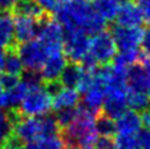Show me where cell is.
<instances>
[{
  "label": "cell",
  "instance_id": "6da1fadb",
  "mask_svg": "<svg viewBox=\"0 0 150 149\" xmlns=\"http://www.w3.org/2000/svg\"><path fill=\"white\" fill-rule=\"evenodd\" d=\"M56 20L63 30H79L87 35H94L105 30L107 21L99 16L88 0H72L60 5L55 13Z\"/></svg>",
  "mask_w": 150,
  "mask_h": 149
},
{
  "label": "cell",
  "instance_id": "7a4b0ae2",
  "mask_svg": "<svg viewBox=\"0 0 150 149\" xmlns=\"http://www.w3.org/2000/svg\"><path fill=\"white\" fill-rule=\"evenodd\" d=\"M96 117L87 108H76V116L67 127L62 128V139L67 145H76L83 149H93L94 143L98 138L96 129Z\"/></svg>",
  "mask_w": 150,
  "mask_h": 149
},
{
  "label": "cell",
  "instance_id": "3957f363",
  "mask_svg": "<svg viewBox=\"0 0 150 149\" xmlns=\"http://www.w3.org/2000/svg\"><path fill=\"white\" fill-rule=\"evenodd\" d=\"M13 133L21 142L30 143L41 138L51 137L58 133V124L56 118L50 114L40 117L23 116L14 124Z\"/></svg>",
  "mask_w": 150,
  "mask_h": 149
},
{
  "label": "cell",
  "instance_id": "277c9868",
  "mask_svg": "<svg viewBox=\"0 0 150 149\" xmlns=\"http://www.w3.org/2000/svg\"><path fill=\"white\" fill-rule=\"evenodd\" d=\"M18 108L21 114L28 117L49 114L52 109V94L47 91L45 84H42L40 87L30 89Z\"/></svg>",
  "mask_w": 150,
  "mask_h": 149
},
{
  "label": "cell",
  "instance_id": "5b68a950",
  "mask_svg": "<svg viewBox=\"0 0 150 149\" xmlns=\"http://www.w3.org/2000/svg\"><path fill=\"white\" fill-rule=\"evenodd\" d=\"M117 45L114 39L109 31L102 30L99 33L92 35L89 39V56L93 58L94 62L100 65H108L113 61L117 55Z\"/></svg>",
  "mask_w": 150,
  "mask_h": 149
},
{
  "label": "cell",
  "instance_id": "8992f818",
  "mask_svg": "<svg viewBox=\"0 0 150 149\" xmlns=\"http://www.w3.org/2000/svg\"><path fill=\"white\" fill-rule=\"evenodd\" d=\"M16 51L23 62L24 68L29 71H40L42 63L47 57V49L39 39H31L29 41L16 45Z\"/></svg>",
  "mask_w": 150,
  "mask_h": 149
},
{
  "label": "cell",
  "instance_id": "52a82bcc",
  "mask_svg": "<svg viewBox=\"0 0 150 149\" xmlns=\"http://www.w3.org/2000/svg\"><path fill=\"white\" fill-rule=\"evenodd\" d=\"M63 51L71 62L81 63L89 51V35L79 30H63Z\"/></svg>",
  "mask_w": 150,
  "mask_h": 149
},
{
  "label": "cell",
  "instance_id": "ba28073f",
  "mask_svg": "<svg viewBox=\"0 0 150 149\" xmlns=\"http://www.w3.org/2000/svg\"><path fill=\"white\" fill-rule=\"evenodd\" d=\"M36 36L46 46L47 51L63 49V28L55 19L46 15L39 19Z\"/></svg>",
  "mask_w": 150,
  "mask_h": 149
},
{
  "label": "cell",
  "instance_id": "9c48e42d",
  "mask_svg": "<svg viewBox=\"0 0 150 149\" xmlns=\"http://www.w3.org/2000/svg\"><path fill=\"white\" fill-rule=\"evenodd\" d=\"M144 33L145 31H144L142 26L125 28V26H120V25H115L110 31L118 51L139 50V47L142 46Z\"/></svg>",
  "mask_w": 150,
  "mask_h": 149
},
{
  "label": "cell",
  "instance_id": "30bf717a",
  "mask_svg": "<svg viewBox=\"0 0 150 149\" xmlns=\"http://www.w3.org/2000/svg\"><path fill=\"white\" fill-rule=\"evenodd\" d=\"M66 65H67V57L65 55L63 49L47 51V57L39 71L42 81L45 82L58 81L60 74Z\"/></svg>",
  "mask_w": 150,
  "mask_h": 149
},
{
  "label": "cell",
  "instance_id": "8fae6325",
  "mask_svg": "<svg viewBox=\"0 0 150 149\" xmlns=\"http://www.w3.org/2000/svg\"><path fill=\"white\" fill-rule=\"evenodd\" d=\"M117 21V25L125 26V28H134V26H142L144 20L143 15L139 10L138 5L133 3V0L124 1L119 4L117 16L114 19Z\"/></svg>",
  "mask_w": 150,
  "mask_h": 149
},
{
  "label": "cell",
  "instance_id": "7c38bea8",
  "mask_svg": "<svg viewBox=\"0 0 150 149\" xmlns=\"http://www.w3.org/2000/svg\"><path fill=\"white\" fill-rule=\"evenodd\" d=\"M13 23H14V37L16 44L29 41L36 36L37 25H39V20L37 19L25 16V15H15Z\"/></svg>",
  "mask_w": 150,
  "mask_h": 149
},
{
  "label": "cell",
  "instance_id": "4fadbf2b",
  "mask_svg": "<svg viewBox=\"0 0 150 149\" xmlns=\"http://www.w3.org/2000/svg\"><path fill=\"white\" fill-rule=\"evenodd\" d=\"M114 123L117 134L137 136L143 128L140 114L133 109H127L124 113H122L117 119H114Z\"/></svg>",
  "mask_w": 150,
  "mask_h": 149
},
{
  "label": "cell",
  "instance_id": "5bb4252c",
  "mask_svg": "<svg viewBox=\"0 0 150 149\" xmlns=\"http://www.w3.org/2000/svg\"><path fill=\"white\" fill-rule=\"evenodd\" d=\"M79 103V92L76 88L65 87L61 84V87L52 94V108L55 111L74 108Z\"/></svg>",
  "mask_w": 150,
  "mask_h": 149
},
{
  "label": "cell",
  "instance_id": "9a60e30c",
  "mask_svg": "<svg viewBox=\"0 0 150 149\" xmlns=\"http://www.w3.org/2000/svg\"><path fill=\"white\" fill-rule=\"evenodd\" d=\"M29 91L30 89L21 79L15 87L10 89H3L0 92V108H3V109L18 108L23 98Z\"/></svg>",
  "mask_w": 150,
  "mask_h": 149
},
{
  "label": "cell",
  "instance_id": "2e32d148",
  "mask_svg": "<svg viewBox=\"0 0 150 149\" xmlns=\"http://www.w3.org/2000/svg\"><path fill=\"white\" fill-rule=\"evenodd\" d=\"M82 94H83V107L94 114H98L102 111V107H103L105 92L104 88L98 82H96V73H94V83Z\"/></svg>",
  "mask_w": 150,
  "mask_h": 149
},
{
  "label": "cell",
  "instance_id": "e0dca14e",
  "mask_svg": "<svg viewBox=\"0 0 150 149\" xmlns=\"http://www.w3.org/2000/svg\"><path fill=\"white\" fill-rule=\"evenodd\" d=\"M127 84L128 88L130 89L148 91V87L150 86V79L140 63H135L129 67L127 74Z\"/></svg>",
  "mask_w": 150,
  "mask_h": 149
},
{
  "label": "cell",
  "instance_id": "ac0fdd59",
  "mask_svg": "<svg viewBox=\"0 0 150 149\" xmlns=\"http://www.w3.org/2000/svg\"><path fill=\"white\" fill-rule=\"evenodd\" d=\"M18 45L14 37V23L9 13L0 15V49H8Z\"/></svg>",
  "mask_w": 150,
  "mask_h": 149
},
{
  "label": "cell",
  "instance_id": "d6986e66",
  "mask_svg": "<svg viewBox=\"0 0 150 149\" xmlns=\"http://www.w3.org/2000/svg\"><path fill=\"white\" fill-rule=\"evenodd\" d=\"M3 71L10 74H15V76H20L24 72L23 62L20 60V56L16 51V45L5 49L4 55V68Z\"/></svg>",
  "mask_w": 150,
  "mask_h": 149
},
{
  "label": "cell",
  "instance_id": "ffe728a7",
  "mask_svg": "<svg viewBox=\"0 0 150 149\" xmlns=\"http://www.w3.org/2000/svg\"><path fill=\"white\" fill-rule=\"evenodd\" d=\"M82 71H83V67L79 65V63H76V62L67 63L65 66V68H63V71L60 74L58 82L65 87L76 88L79 78H81Z\"/></svg>",
  "mask_w": 150,
  "mask_h": 149
},
{
  "label": "cell",
  "instance_id": "44dd1931",
  "mask_svg": "<svg viewBox=\"0 0 150 149\" xmlns=\"http://www.w3.org/2000/svg\"><path fill=\"white\" fill-rule=\"evenodd\" d=\"M11 11H14L15 15H25L37 20L45 16V11L35 0H18Z\"/></svg>",
  "mask_w": 150,
  "mask_h": 149
},
{
  "label": "cell",
  "instance_id": "7402d4cb",
  "mask_svg": "<svg viewBox=\"0 0 150 149\" xmlns=\"http://www.w3.org/2000/svg\"><path fill=\"white\" fill-rule=\"evenodd\" d=\"M119 4L120 3H118L117 0H93L92 6L99 16H102L108 23L115 19Z\"/></svg>",
  "mask_w": 150,
  "mask_h": 149
},
{
  "label": "cell",
  "instance_id": "603a6c76",
  "mask_svg": "<svg viewBox=\"0 0 150 149\" xmlns=\"http://www.w3.org/2000/svg\"><path fill=\"white\" fill-rule=\"evenodd\" d=\"M127 104L130 109L135 112H142L150 107V101L146 91H138V89L128 88L127 92Z\"/></svg>",
  "mask_w": 150,
  "mask_h": 149
},
{
  "label": "cell",
  "instance_id": "cb8c5ba5",
  "mask_svg": "<svg viewBox=\"0 0 150 149\" xmlns=\"http://www.w3.org/2000/svg\"><path fill=\"white\" fill-rule=\"evenodd\" d=\"M24 149H65V142L62 137L55 134L30 143H25Z\"/></svg>",
  "mask_w": 150,
  "mask_h": 149
},
{
  "label": "cell",
  "instance_id": "d4e9b609",
  "mask_svg": "<svg viewBox=\"0 0 150 149\" xmlns=\"http://www.w3.org/2000/svg\"><path fill=\"white\" fill-rule=\"evenodd\" d=\"M139 58H140V51L139 50H124V51L118 52L114 56L113 61H114V63H118V65H120V66L129 68L133 65L138 63Z\"/></svg>",
  "mask_w": 150,
  "mask_h": 149
},
{
  "label": "cell",
  "instance_id": "484cf974",
  "mask_svg": "<svg viewBox=\"0 0 150 149\" xmlns=\"http://www.w3.org/2000/svg\"><path fill=\"white\" fill-rule=\"evenodd\" d=\"M96 129L98 136L102 137H113L115 134V123L114 119L109 118L107 116L96 117Z\"/></svg>",
  "mask_w": 150,
  "mask_h": 149
},
{
  "label": "cell",
  "instance_id": "4316f807",
  "mask_svg": "<svg viewBox=\"0 0 150 149\" xmlns=\"http://www.w3.org/2000/svg\"><path fill=\"white\" fill-rule=\"evenodd\" d=\"M113 149H140L137 136L117 134L113 139Z\"/></svg>",
  "mask_w": 150,
  "mask_h": 149
},
{
  "label": "cell",
  "instance_id": "83f0119b",
  "mask_svg": "<svg viewBox=\"0 0 150 149\" xmlns=\"http://www.w3.org/2000/svg\"><path fill=\"white\" fill-rule=\"evenodd\" d=\"M13 129H14V126L9 118L6 109L0 108V145L13 133Z\"/></svg>",
  "mask_w": 150,
  "mask_h": 149
},
{
  "label": "cell",
  "instance_id": "f1b7e54d",
  "mask_svg": "<svg viewBox=\"0 0 150 149\" xmlns=\"http://www.w3.org/2000/svg\"><path fill=\"white\" fill-rule=\"evenodd\" d=\"M76 108L77 107L57 111V116L55 118H56V122L58 124V128H65V127H67L69 123H71L72 119L74 118V116H76Z\"/></svg>",
  "mask_w": 150,
  "mask_h": 149
},
{
  "label": "cell",
  "instance_id": "f546056e",
  "mask_svg": "<svg viewBox=\"0 0 150 149\" xmlns=\"http://www.w3.org/2000/svg\"><path fill=\"white\" fill-rule=\"evenodd\" d=\"M20 82L19 76H15V74H10L5 72L4 74L0 76V86L3 89H10L15 87L16 84Z\"/></svg>",
  "mask_w": 150,
  "mask_h": 149
},
{
  "label": "cell",
  "instance_id": "4dcf8cb0",
  "mask_svg": "<svg viewBox=\"0 0 150 149\" xmlns=\"http://www.w3.org/2000/svg\"><path fill=\"white\" fill-rule=\"evenodd\" d=\"M24 142H21L14 133H11L0 145V149H24Z\"/></svg>",
  "mask_w": 150,
  "mask_h": 149
},
{
  "label": "cell",
  "instance_id": "1f68e13d",
  "mask_svg": "<svg viewBox=\"0 0 150 149\" xmlns=\"http://www.w3.org/2000/svg\"><path fill=\"white\" fill-rule=\"evenodd\" d=\"M35 1L39 4L41 9L47 14H53L61 5L60 0H35Z\"/></svg>",
  "mask_w": 150,
  "mask_h": 149
},
{
  "label": "cell",
  "instance_id": "d6a6232c",
  "mask_svg": "<svg viewBox=\"0 0 150 149\" xmlns=\"http://www.w3.org/2000/svg\"><path fill=\"white\" fill-rule=\"evenodd\" d=\"M140 149H150V128L140 129V132L137 134Z\"/></svg>",
  "mask_w": 150,
  "mask_h": 149
},
{
  "label": "cell",
  "instance_id": "836d02e7",
  "mask_svg": "<svg viewBox=\"0 0 150 149\" xmlns=\"http://www.w3.org/2000/svg\"><path fill=\"white\" fill-rule=\"evenodd\" d=\"M93 149H113V138L98 136Z\"/></svg>",
  "mask_w": 150,
  "mask_h": 149
},
{
  "label": "cell",
  "instance_id": "e575fe53",
  "mask_svg": "<svg viewBox=\"0 0 150 149\" xmlns=\"http://www.w3.org/2000/svg\"><path fill=\"white\" fill-rule=\"evenodd\" d=\"M137 5L140 10L144 20L150 21V0H138Z\"/></svg>",
  "mask_w": 150,
  "mask_h": 149
},
{
  "label": "cell",
  "instance_id": "d590c367",
  "mask_svg": "<svg viewBox=\"0 0 150 149\" xmlns=\"http://www.w3.org/2000/svg\"><path fill=\"white\" fill-rule=\"evenodd\" d=\"M18 0H0V13H10Z\"/></svg>",
  "mask_w": 150,
  "mask_h": 149
},
{
  "label": "cell",
  "instance_id": "8d00e7d4",
  "mask_svg": "<svg viewBox=\"0 0 150 149\" xmlns=\"http://www.w3.org/2000/svg\"><path fill=\"white\" fill-rule=\"evenodd\" d=\"M142 47H143V51H144V54H145V56L150 57V30L144 33V37H143V41H142Z\"/></svg>",
  "mask_w": 150,
  "mask_h": 149
},
{
  "label": "cell",
  "instance_id": "74e56055",
  "mask_svg": "<svg viewBox=\"0 0 150 149\" xmlns=\"http://www.w3.org/2000/svg\"><path fill=\"white\" fill-rule=\"evenodd\" d=\"M140 119H142V123L145 128H150V107L142 111Z\"/></svg>",
  "mask_w": 150,
  "mask_h": 149
},
{
  "label": "cell",
  "instance_id": "f35d334b",
  "mask_svg": "<svg viewBox=\"0 0 150 149\" xmlns=\"http://www.w3.org/2000/svg\"><path fill=\"white\" fill-rule=\"evenodd\" d=\"M142 66L144 68V71L146 72L149 79H150V57H145V58H144L143 62H142Z\"/></svg>",
  "mask_w": 150,
  "mask_h": 149
},
{
  "label": "cell",
  "instance_id": "ab89813d",
  "mask_svg": "<svg viewBox=\"0 0 150 149\" xmlns=\"http://www.w3.org/2000/svg\"><path fill=\"white\" fill-rule=\"evenodd\" d=\"M4 55H5V50L0 49V72H1L4 68Z\"/></svg>",
  "mask_w": 150,
  "mask_h": 149
},
{
  "label": "cell",
  "instance_id": "60d3db41",
  "mask_svg": "<svg viewBox=\"0 0 150 149\" xmlns=\"http://www.w3.org/2000/svg\"><path fill=\"white\" fill-rule=\"evenodd\" d=\"M66 149H83V148H79V147H76V145H67Z\"/></svg>",
  "mask_w": 150,
  "mask_h": 149
},
{
  "label": "cell",
  "instance_id": "b9f144b4",
  "mask_svg": "<svg viewBox=\"0 0 150 149\" xmlns=\"http://www.w3.org/2000/svg\"><path fill=\"white\" fill-rule=\"evenodd\" d=\"M60 1H61V5H62V4H65V3H69V1H72V0H60Z\"/></svg>",
  "mask_w": 150,
  "mask_h": 149
},
{
  "label": "cell",
  "instance_id": "7bdbcfd3",
  "mask_svg": "<svg viewBox=\"0 0 150 149\" xmlns=\"http://www.w3.org/2000/svg\"><path fill=\"white\" fill-rule=\"evenodd\" d=\"M146 93H148V97H149V101H150V86L148 87V91H146Z\"/></svg>",
  "mask_w": 150,
  "mask_h": 149
},
{
  "label": "cell",
  "instance_id": "ee69618b",
  "mask_svg": "<svg viewBox=\"0 0 150 149\" xmlns=\"http://www.w3.org/2000/svg\"><path fill=\"white\" fill-rule=\"evenodd\" d=\"M118 3H124V1H129V0H117Z\"/></svg>",
  "mask_w": 150,
  "mask_h": 149
},
{
  "label": "cell",
  "instance_id": "f6af8a7d",
  "mask_svg": "<svg viewBox=\"0 0 150 149\" xmlns=\"http://www.w3.org/2000/svg\"><path fill=\"white\" fill-rule=\"evenodd\" d=\"M3 91V88H1V86H0V92H1Z\"/></svg>",
  "mask_w": 150,
  "mask_h": 149
}]
</instances>
